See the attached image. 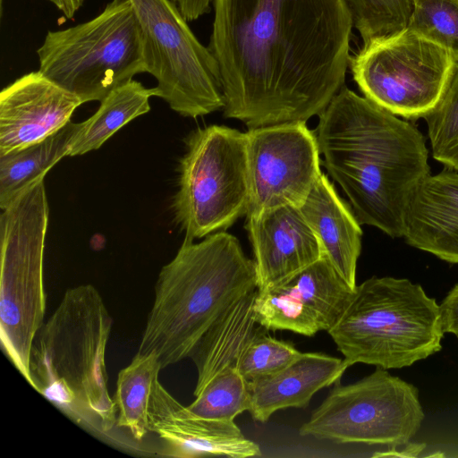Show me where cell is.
Returning a JSON list of instances; mask_svg holds the SVG:
<instances>
[{
	"mask_svg": "<svg viewBox=\"0 0 458 458\" xmlns=\"http://www.w3.org/2000/svg\"><path fill=\"white\" fill-rule=\"evenodd\" d=\"M224 114L250 129L319 115L344 86L348 0H213Z\"/></svg>",
	"mask_w": 458,
	"mask_h": 458,
	"instance_id": "obj_1",
	"label": "cell"
},
{
	"mask_svg": "<svg viewBox=\"0 0 458 458\" xmlns=\"http://www.w3.org/2000/svg\"><path fill=\"white\" fill-rule=\"evenodd\" d=\"M321 165L342 188L361 225L403 237L405 216L429 175L420 131L344 86L318 115Z\"/></svg>",
	"mask_w": 458,
	"mask_h": 458,
	"instance_id": "obj_2",
	"label": "cell"
},
{
	"mask_svg": "<svg viewBox=\"0 0 458 458\" xmlns=\"http://www.w3.org/2000/svg\"><path fill=\"white\" fill-rule=\"evenodd\" d=\"M184 237L155 285L138 352L157 354L162 369L189 358L192 349L236 300L258 289L253 259L225 231L201 242Z\"/></svg>",
	"mask_w": 458,
	"mask_h": 458,
	"instance_id": "obj_3",
	"label": "cell"
},
{
	"mask_svg": "<svg viewBox=\"0 0 458 458\" xmlns=\"http://www.w3.org/2000/svg\"><path fill=\"white\" fill-rule=\"evenodd\" d=\"M112 325L93 285L70 288L38 331L30 358L29 384L35 390L71 416L105 432L117 419L106 368Z\"/></svg>",
	"mask_w": 458,
	"mask_h": 458,
	"instance_id": "obj_4",
	"label": "cell"
},
{
	"mask_svg": "<svg viewBox=\"0 0 458 458\" xmlns=\"http://www.w3.org/2000/svg\"><path fill=\"white\" fill-rule=\"evenodd\" d=\"M343 354L344 370L356 363L402 369L442 348L439 304L407 278L372 276L357 285L327 332Z\"/></svg>",
	"mask_w": 458,
	"mask_h": 458,
	"instance_id": "obj_5",
	"label": "cell"
},
{
	"mask_svg": "<svg viewBox=\"0 0 458 458\" xmlns=\"http://www.w3.org/2000/svg\"><path fill=\"white\" fill-rule=\"evenodd\" d=\"M37 55L38 71L82 103L102 101L146 72L144 36L130 0H112L89 21L48 30Z\"/></svg>",
	"mask_w": 458,
	"mask_h": 458,
	"instance_id": "obj_6",
	"label": "cell"
},
{
	"mask_svg": "<svg viewBox=\"0 0 458 458\" xmlns=\"http://www.w3.org/2000/svg\"><path fill=\"white\" fill-rule=\"evenodd\" d=\"M49 207L44 178L20 192L0 216V339L30 381V358L46 311L44 250Z\"/></svg>",
	"mask_w": 458,
	"mask_h": 458,
	"instance_id": "obj_7",
	"label": "cell"
},
{
	"mask_svg": "<svg viewBox=\"0 0 458 458\" xmlns=\"http://www.w3.org/2000/svg\"><path fill=\"white\" fill-rule=\"evenodd\" d=\"M180 160L174 219L195 240L225 231L249 200L247 133L221 125L191 131Z\"/></svg>",
	"mask_w": 458,
	"mask_h": 458,
	"instance_id": "obj_8",
	"label": "cell"
},
{
	"mask_svg": "<svg viewBox=\"0 0 458 458\" xmlns=\"http://www.w3.org/2000/svg\"><path fill=\"white\" fill-rule=\"evenodd\" d=\"M457 66L449 50L407 27L363 43L349 63L366 98L408 120L435 107Z\"/></svg>",
	"mask_w": 458,
	"mask_h": 458,
	"instance_id": "obj_9",
	"label": "cell"
},
{
	"mask_svg": "<svg viewBox=\"0 0 458 458\" xmlns=\"http://www.w3.org/2000/svg\"><path fill=\"white\" fill-rule=\"evenodd\" d=\"M130 1L144 36L146 72L157 82L156 97L184 117L223 109L218 63L173 0Z\"/></svg>",
	"mask_w": 458,
	"mask_h": 458,
	"instance_id": "obj_10",
	"label": "cell"
},
{
	"mask_svg": "<svg viewBox=\"0 0 458 458\" xmlns=\"http://www.w3.org/2000/svg\"><path fill=\"white\" fill-rule=\"evenodd\" d=\"M339 382L301 425V436L391 447L410 442L420 428L425 415L414 385L381 368L354 383Z\"/></svg>",
	"mask_w": 458,
	"mask_h": 458,
	"instance_id": "obj_11",
	"label": "cell"
},
{
	"mask_svg": "<svg viewBox=\"0 0 458 458\" xmlns=\"http://www.w3.org/2000/svg\"><path fill=\"white\" fill-rule=\"evenodd\" d=\"M246 133V217L281 206L300 208L322 174L315 132L299 121L252 128Z\"/></svg>",
	"mask_w": 458,
	"mask_h": 458,
	"instance_id": "obj_12",
	"label": "cell"
},
{
	"mask_svg": "<svg viewBox=\"0 0 458 458\" xmlns=\"http://www.w3.org/2000/svg\"><path fill=\"white\" fill-rule=\"evenodd\" d=\"M354 290L322 257L281 283L257 290L254 318L267 330L313 336L335 326Z\"/></svg>",
	"mask_w": 458,
	"mask_h": 458,
	"instance_id": "obj_13",
	"label": "cell"
},
{
	"mask_svg": "<svg viewBox=\"0 0 458 458\" xmlns=\"http://www.w3.org/2000/svg\"><path fill=\"white\" fill-rule=\"evenodd\" d=\"M83 104L40 71L30 72L0 93V155L53 135Z\"/></svg>",
	"mask_w": 458,
	"mask_h": 458,
	"instance_id": "obj_14",
	"label": "cell"
},
{
	"mask_svg": "<svg viewBox=\"0 0 458 458\" xmlns=\"http://www.w3.org/2000/svg\"><path fill=\"white\" fill-rule=\"evenodd\" d=\"M148 429L163 438L175 457L261 455L259 445L247 438L234 421L213 420L191 414L155 380L148 405Z\"/></svg>",
	"mask_w": 458,
	"mask_h": 458,
	"instance_id": "obj_15",
	"label": "cell"
},
{
	"mask_svg": "<svg viewBox=\"0 0 458 458\" xmlns=\"http://www.w3.org/2000/svg\"><path fill=\"white\" fill-rule=\"evenodd\" d=\"M258 290L270 288L323 257L300 208L281 206L247 217Z\"/></svg>",
	"mask_w": 458,
	"mask_h": 458,
	"instance_id": "obj_16",
	"label": "cell"
},
{
	"mask_svg": "<svg viewBox=\"0 0 458 458\" xmlns=\"http://www.w3.org/2000/svg\"><path fill=\"white\" fill-rule=\"evenodd\" d=\"M403 238L410 246L458 264V172L429 174L410 200Z\"/></svg>",
	"mask_w": 458,
	"mask_h": 458,
	"instance_id": "obj_17",
	"label": "cell"
},
{
	"mask_svg": "<svg viewBox=\"0 0 458 458\" xmlns=\"http://www.w3.org/2000/svg\"><path fill=\"white\" fill-rule=\"evenodd\" d=\"M340 358L321 352H302L282 369L249 382L252 419L265 423L287 408H306L320 389L340 381L345 372Z\"/></svg>",
	"mask_w": 458,
	"mask_h": 458,
	"instance_id": "obj_18",
	"label": "cell"
},
{
	"mask_svg": "<svg viewBox=\"0 0 458 458\" xmlns=\"http://www.w3.org/2000/svg\"><path fill=\"white\" fill-rule=\"evenodd\" d=\"M300 209L318 240L323 257L355 289L362 230L353 211L325 174H321Z\"/></svg>",
	"mask_w": 458,
	"mask_h": 458,
	"instance_id": "obj_19",
	"label": "cell"
},
{
	"mask_svg": "<svg viewBox=\"0 0 458 458\" xmlns=\"http://www.w3.org/2000/svg\"><path fill=\"white\" fill-rule=\"evenodd\" d=\"M257 290L232 303L192 349L189 358L194 362L198 374L194 396L217 375L238 369L243 351L260 327L253 314Z\"/></svg>",
	"mask_w": 458,
	"mask_h": 458,
	"instance_id": "obj_20",
	"label": "cell"
},
{
	"mask_svg": "<svg viewBox=\"0 0 458 458\" xmlns=\"http://www.w3.org/2000/svg\"><path fill=\"white\" fill-rule=\"evenodd\" d=\"M151 97H156L155 88H146L135 80L114 89L100 101L93 115L75 123L68 156H81L99 148L122 127L148 113Z\"/></svg>",
	"mask_w": 458,
	"mask_h": 458,
	"instance_id": "obj_21",
	"label": "cell"
},
{
	"mask_svg": "<svg viewBox=\"0 0 458 458\" xmlns=\"http://www.w3.org/2000/svg\"><path fill=\"white\" fill-rule=\"evenodd\" d=\"M75 123L45 140L0 155V208H4L20 192L41 178L63 157L68 156Z\"/></svg>",
	"mask_w": 458,
	"mask_h": 458,
	"instance_id": "obj_22",
	"label": "cell"
},
{
	"mask_svg": "<svg viewBox=\"0 0 458 458\" xmlns=\"http://www.w3.org/2000/svg\"><path fill=\"white\" fill-rule=\"evenodd\" d=\"M160 369L162 367L156 353L137 352L131 363L118 374L114 398L117 410L116 425L128 428L136 440L142 439L149 431V400Z\"/></svg>",
	"mask_w": 458,
	"mask_h": 458,
	"instance_id": "obj_23",
	"label": "cell"
},
{
	"mask_svg": "<svg viewBox=\"0 0 458 458\" xmlns=\"http://www.w3.org/2000/svg\"><path fill=\"white\" fill-rule=\"evenodd\" d=\"M187 407L199 418L234 421L250 408L249 382L238 369H230L214 377Z\"/></svg>",
	"mask_w": 458,
	"mask_h": 458,
	"instance_id": "obj_24",
	"label": "cell"
},
{
	"mask_svg": "<svg viewBox=\"0 0 458 458\" xmlns=\"http://www.w3.org/2000/svg\"><path fill=\"white\" fill-rule=\"evenodd\" d=\"M423 118L433 158L458 172V66L438 103Z\"/></svg>",
	"mask_w": 458,
	"mask_h": 458,
	"instance_id": "obj_25",
	"label": "cell"
},
{
	"mask_svg": "<svg viewBox=\"0 0 458 458\" xmlns=\"http://www.w3.org/2000/svg\"><path fill=\"white\" fill-rule=\"evenodd\" d=\"M406 27L458 59V0H411Z\"/></svg>",
	"mask_w": 458,
	"mask_h": 458,
	"instance_id": "obj_26",
	"label": "cell"
},
{
	"mask_svg": "<svg viewBox=\"0 0 458 458\" xmlns=\"http://www.w3.org/2000/svg\"><path fill=\"white\" fill-rule=\"evenodd\" d=\"M353 25L363 43L407 26L411 0H348Z\"/></svg>",
	"mask_w": 458,
	"mask_h": 458,
	"instance_id": "obj_27",
	"label": "cell"
},
{
	"mask_svg": "<svg viewBox=\"0 0 458 458\" xmlns=\"http://www.w3.org/2000/svg\"><path fill=\"white\" fill-rule=\"evenodd\" d=\"M267 331L260 326L240 359L238 369L248 381L282 369L302 353L292 343L279 340Z\"/></svg>",
	"mask_w": 458,
	"mask_h": 458,
	"instance_id": "obj_28",
	"label": "cell"
},
{
	"mask_svg": "<svg viewBox=\"0 0 458 458\" xmlns=\"http://www.w3.org/2000/svg\"><path fill=\"white\" fill-rule=\"evenodd\" d=\"M439 314L443 332L453 334L458 338V284L442 300Z\"/></svg>",
	"mask_w": 458,
	"mask_h": 458,
	"instance_id": "obj_29",
	"label": "cell"
},
{
	"mask_svg": "<svg viewBox=\"0 0 458 458\" xmlns=\"http://www.w3.org/2000/svg\"><path fill=\"white\" fill-rule=\"evenodd\" d=\"M188 21H193L208 13L212 9L213 0H173Z\"/></svg>",
	"mask_w": 458,
	"mask_h": 458,
	"instance_id": "obj_30",
	"label": "cell"
},
{
	"mask_svg": "<svg viewBox=\"0 0 458 458\" xmlns=\"http://www.w3.org/2000/svg\"><path fill=\"white\" fill-rule=\"evenodd\" d=\"M424 443L408 442L404 445L387 447V450L377 452L373 457H417L425 449Z\"/></svg>",
	"mask_w": 458,
	"mask_h": 458,
	"instance_id": "obj_31",
	"label": "cell"
},
{
	"mask_svg": "<svg viewBox=\"0 0 458 458\" xmlns=\"http://www.w3.org/2000/svg\"><path fill=\"white\" fill-rule=\"evenodd\" d=\"M52 3L66 19H72L83 5L85 0H47Z\"/></svg>",
	"mask_w": 458,
	"mask_h": 458,
	"instance_id": "obj_32",
	"label": "cell"
},
{
	"mask_svg": "<svg viewBox=\"0 0 458 458\" xmlns=\"http://www.w3.org/2000/svg\"><path fill=\"white\" fill-rule=\"evenodd\" d=\"M3 3H4V0H0V15H1V17L3 16V8H4Z\"/></svg>",
	"mask_w": 458,
	"mask_h": 458,
	"instance_id": "obj_33",
	"label": "cell"
}]
</instances>
